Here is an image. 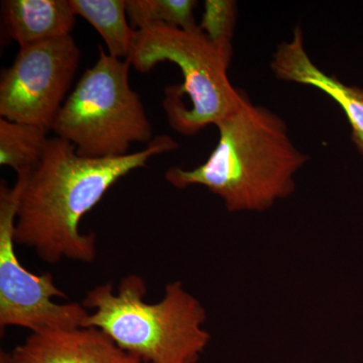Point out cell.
Returning <instances> with one entry per match:
<instances>
[{
    "instance_id": "6da1fadb",
    "label": "cell",
    "mask_w": 363,
    "mask_h": 363,
    "mask_svg": "<svg viewBox=\"0 0 363 363\" xmlns=\"http://www.w3.org/2000/svg\"><path fill=\"white\" fill-rule=\"evenodd\" d=\"M177 149L175 140L164 135L140 152L93 159L79 156L64 138H49L39 164L26 176L16 245L30 248L48 264L63 259L92 264L97 257L96 234L81 233V219L117 181L145 167L152 157Z\"/></svg>"
},
{
    "instance_id": "7a4b0ae2",
    "label": "cell",
    "mask_w": 363,
    "mask_h": 363,
    "mask_svg": "<svg viewBox=\"0 0 363 363\" xmlns=\"http://www.w3.org/2000/svg\"><path fill=\"white\" fill-rule=\"evenodd\" d=\"M217 128L218 143L207 161L189 171L172 167L164 175L171 185L204 186L230 212L262 211L294 192V176L308 157L294 145L281 117L247 98Z\"/></svg>"
},
{
    "instance_id": "3957f363",
    "label": "cell",
    "mask_w": 363,
    "mask_h": 363,
    "mask_svg": "<svg viewBox=\"0 0 363 363\" xmlns=\"http://www.w3.org/2000/svg\"><path fill=\"white\" fill-rule=\"evenodd\" d=\"M147 284L138 274L91 289L82 305L89 311L82 327H94L145 363H197L210 334L206 311L180 281L164 288V297L145 302Z\"/></svg>"
},
{
    "instance_id": "277c9868",
    "label": "cell",
    "mask_w": 363,
    "mask_h": 363,
    "mask_svg": "<svg viewBox=\"0 0 363 363\" xmlns=\"http://www.w3.org/2000/svg\"><path fill=\"white\" fill-rule=\"evenodd\" d=\"M231 57L233 45L210 40L199 25L192 30L155 25L136 30L128 60L140 73L162 62L180 68L184 82L167 87L164 98L183 100L187 95L190 106L166 114L177 133L194 135L210 124L218 125L247 99L229 81Z\"/></svg>"
},
{
    "instance_id": "5b68a950",
    "label": "cell",
    "mask_w": 363,
    "mask_h": 363,
    "mask_svg": "<svg viewBox=\"0 0 363 363\" xmlns=\"http://www.w3.org/2000/svg\"><path fill=\"white\" fill-rule=\"evenodd\" d=\"M98 51L96 63L81 76L51 130L70 142L79 156L123 157L131 143L152 142V124L130 88V60L114 58L101 45Z\"/></svg>"
},
{
    "instance_id": "8992f818",
    "label": "cell",
    "mask_w": 363,
    "mask_h": 363,
    "mask_svg": "<svg viewBox=\"0 0 363 363\" xmlns=\"http://www.w3.org/2000/svg\"><path fill=\"white\" fill-rule=\"evenodd\" d=\"M26 175L18 176L13 188L0 186V327H21L37 332L82 327L89 311L79 303L57 304L68 298L49 272L33 274L16 252L14 229Z\"/></svg>"
},
{
    "instance_id": "52a82bcc",
    "label": "cell",
    "mask_w": 363,
    "mask_h": 363,
    "mask_svg": "<svg viewBox=\"0 0 363 363\" xmlns=\"http://www.w3.org/2000/svg\"><path fill=\"white\" fill-rule=\"evenodd\" d=\"M72 35L20 47L0 78V116L51 130L80 63Z\"/></svg>"
},
{
    "instance_id": "ba28073f",
    "label": "cell",
    "mask_w": 363,
    "mask_h": 363,
    "mask_svg": "<svg viewBox=\"0 0 363 363\" xmlns=\"http://www.w3.org/2000/svg\"><path fill=\"white\" fill-rule=\"evenodd\" d=\"M1 363H145L94 327L30 332Z\"/></svg>"
},
{
    "instance_id": "9c48e42d",
    "label": "cell",
    "mask_w": 363,
    "mask_h": 363,
    "mask_svg": "<svg viewBox=\"0 0 363 363\" xmlns=\"http://www.w3.org/2000/svg\"><path fill=\"white\" fill-rule=\"evenodd\" d=\"M272 69L281 80L312 86L335 100L350 121L353 143L363 156V89L343 84L315 66L306 52L300 28L294 30L291 42L279 45L274 55Z\"/></svg>"
},
{
    "instance_id": "30bf717a",
    "label": "cell",
    "mask_w": 363,
    "mask_h": 363,
    "mask_svg": "<svg viewBox=\"0 0 363 363\" xmlns=\"http://www.w3.org/2000/svg\"><path fill=\"white\" fill-rule=\"evenodd\" d=\"M7 33L20 47L71 35L76 14L70 0H6Z\"/></svg>"
},
{
    "instance_id": "8fae6325",
    "label": "cell",
    "mask_w": 363,
    "mask_h": 363,
    "mask_svg": "<svg viewBox=\"0 0 363 363\" xmlns=\"http://www.w3.org/2000/svg\"><path fill=\"white\" fill-rule=\"evenodd\" d=\"M76 16L85 18L99 33L117 59H128L136 30L126 18L125 0H70Z\"/></svg>"
},
{
    "instance_id": "7c38bea8",
    "label": "cell",
    "mask_w": 363,
    "mask_h": 363,
    "mask_svg": "<svg viewBox=\"0 0 363 363\" xmlns=\"http://www.w3.org/2000/svg\"><path fill=\"white\" fill-rule=\"evenodd\" d=\"M50 128L0 118V164L18 175L30 174L39 164Z\"/></svg>"
},
{
    "instance_id": "4fadbf2b",
    "label": "cell",
    "mask_w": 363,
    "mask_h": 363,
    "mask_svg": "<svg viewBox=\"0 0 363 363\" xmlns=\"http://www.w3.org/2000/svg\"><path fill=\"white\" fill-rule=\"evenodd\" d=\"M126 14L136 28L155 25L192 30L197 28L195 0H125Z\"/></svg>"
},
{
    "instance_id": "5bb4252c",
    "label": "cell",
    "mask_w": 363,
    "mask_h": 363,
    "mask_svg": "<svg viewBox=\"0 0 363 363\" xmlns=\"http://www.w3.org/2000/svg\"><path fill=\"white\" fill-rule=\"evenodd\" d=\"M235 14V2L230 0H207L199 28L213 42L231 45Z\"/></svg>"
}]
</instances>
